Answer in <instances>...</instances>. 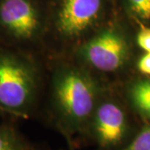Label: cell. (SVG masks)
<instances>
[{
	"label": "cell",
	"instance_id": "obj_4",
	"mask_svg": "<svg viewBox=\"0 0 150 150\" xmlns=\"http://www.w3.org/2000/svg\"><path fill=\"white\" fill-rule=\"evenodd\" d=\"M0 24L13 37L29 40L38 35L41 21L31 0H2Z\"/></svg>",
	"mask_w": 150,
	"mask_h": 150
},
{
	"label": "cell",
	"instance_id": "obj_9",
	"mask_svg": "<svg viewBox=\"0 0 150 150\" xmlns=\"http://www.w3.org/2000/svg\"><path fill=\"white\" fill-rule=\"evenodd\" d=\"M124 150H150V126L143 129Z\"/></svg>",
	"mask_w": 150,
	"mask_h": 150
},
{
	"label": "cell",
	"instance_id": "obj_6",
	"mask_svg": "<svg viewBox=\"0 0 150 150\" xmlns=\"http://www.w3.org/2000/svg\"><path fill=\"white\" fill-rule=\"evenodd\" d=\"M93 130L103 147L112 148L119 144L127 133V120L123 109L114 103L100 105L94 114Z\"/></svg>",
	"mask_w": 150,
	"mask_h": 150
},
{
	"label": "cell",
	"instance_id": "obj_2",
	"mask_svg": "<svg viewBox=\"0 0 150 150\" xmlns=\"http://www.w3.org/2000/svg\"><path fill=\"white\" fill-rule=\"evenodd\" d=\"M35 75L24 61L0 54V106L12 111L25 109L35 91Z\"/></svg>",
	"mask_w": 150,
	"mask_h": 150
},
{
	"label": "cell",
	"instance_id": "obj_11",
	"mask_svg": "<svg viewBox=\"0 0 150 150\" xmlns=\"http://www.w3.org/2000/svg\"><path fill=\"white\" fill-rule=\"evenodd\" d=\"M138 44L147 53H150V28L142 27L138 33Z\"/></svg>",
	"mask_w": 150,
	"mask_h": 150
},
{
	"label": "cell",
	"instance_id": "obj_5",
	"mask_svg": "<svg viewBox=\"0 0 150 150\" xmlns=\"http://www.w3.org/2000/svg\"><path fill=\"white\" fill-rule=\"evenodd\" d=\"M103 0H62L57 27L64 36L74 38L86 32L98 19Z\"/></svg>",
	"mask_w": 150,
	"mask_h": 150
},
{
	"label": "cell",
	"instance_id": "obj_7",
	"mask_svg": "<svg viewBox=\"0 0 150 150\" xmlns=\"http://www.w3.org/2000/svg\"><path fill=\"white\" fill-rule=\"evenodd\" d=\"M130 95L136 108L150 118V80L136 83L131 88Z\"/></svg>",
	"mask_w": 150,
	"mask_h": 150
},
{
	"label": "cell",
	"instance_id": "obj_10",
	"mask_svg": "<svg viewBox=\"0 0 150 150\" xmlns=\"http://www.w3.org/2000/svg\"><path fill=\"white\" fill-rule=\"evenodd\" d=\"M134 13L144 19H150V0H128Z\"/></svg>",
	"mask_w": 150,
	"mask_h": 150
},
{
	"label": "cell",
	"instance_id": "obj_8",
	"mask_svg": "<svg viewBox=\"0 0 150 150\" xmlns=\"http://www.w3.org/2000/svg\"><path fill=\"white\" fill-rule=\"evenodd\" d=\"M0 150H28V147L13 129L0 128Z\"/></svg>",
	"mask_w": 150,
	"mask_h": 150
},
{
	"label": "cell",
	"instance_id": "obj_12",
	"mask_svg": "<svg viewBox=\"0 0 150 150\" xmlns=\"http://www.w3.org/2000/svg\"><path fill=\"white\" fill-rule=\"evenodd\" d=\"M138 67L140 72L150 76V53H146L139 61Z\"/></svg>",
	"mask_w": 150,
	"mask_h": 150
},
{
	"label": "cell",
	"instance_id": "obj_1",
	"mask_svg": "<svg viewBox=\"0 0 150 150\" xmlns=\"http://www.w3.org/2000/svg\"><path fill=\"white\" fill-rule=\"evenodd\" d=\"M54 93L59 111L70 126L79 127L90 118L97 91L87 75L75 69L63 71L55 80Z\"/></svg>",
	"mask_w": 150,
	"mask_h": 150
},
{
	"label": "cell",
	"instance_id": "obj_3",
	"mask_svg": "<svg viewBox=\"0 0 150 150\" xmlns=\"http://www.w3.org/2000/svg\"><path fill=\"white\" fill-rule=\"evenodd\" d=\"M80 53L82 58L96 69L113 72L126 63L129 48L122 33L115 29H106L87 42Z\"/></svg>",
	"mask_w": 150,
	"mask_h": 150
}]
</instances>
